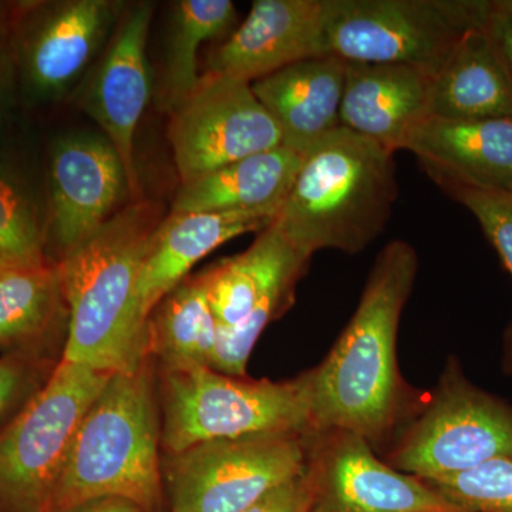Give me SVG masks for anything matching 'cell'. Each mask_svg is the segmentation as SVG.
<instances>
[{"instance_id": "obj_11", "label": "cell", "mask_w": 512, "mask_h": 512, "mask_svg": "<svg viewBox=\"0 0 512 512\" xmlns=\"http://www.w3.org/2000/svg\"><path fill=\"white\" fill-rule=\"evenodd\" d=\"M154 5L124 6L109 42L76 90L80 110L96 121L126 170L131 202L144 200L136 164V133L151 96L147 39Z\"/></svg>"}, {"instance_id": "obj_34", "label": "cell", "mask_w": 512, "mask_h": 512, "mask_svg": "<svg viewBox=\"0 0 512 512\" xmlns=\"http://www.w3.org/2000/svg\"><path fill=\"white\" fill-rule=\"evenodd\" d=\"M33 2H0V42L16 33Z\"/></svg>"}, {"instance_id": "obj_27", "label": "cell", "mask_w": 512, "mask_h": 512, "mask_svg": "<svg viewBox=\"0 0 512 512\" xmlns=\"http://www.w3.org/2000/svg\"><path fill=\"white\" fill-rule=\"evenodd\" d=\"M303 275H293L266 293L247 318L231 328H217V339L210 367L215 372L232 377H244L249 356L259 336L295 302L296 285Z\"/></svg>"}, {"instance_id": "obj_7", "label": "cell", "mask_w": 512, "mask_h": 512, "mask_svg": "<svg viewBox=\"0 0 512 512\" xmlns=\"http://www.w3.org/2000/svg\"><path fill=\"white\" fill-rule=\"evenodd\" d=\"M111 376L62 359L0 433V512H49L80 424Z\"/></svg>"}, {"instance_id": "obj_18", "label": "cell", "mask_w": 512, "mask_h": 512, "mask_svg": "<svg viewBox=\"0 0 512 512\" xmlns=\"http://www.w3.org/2000/svg\"><path fill=\"white\" fill-rule=\"evenodd\" d=\"M340 124L387 150H404L431 116L433 76L404 64L348 62Z\"/></svg>"}, {"instance_id": "obj_9", "label": "cell", "mask_w": 512, "mask_h": 512, "mask_svg": "<svg viewBox=\"0 0 512 512\" xmlns=\"http://www.w3.org/2000/svg\"><path fill=\"white\" fill-rule=\"evenodd\" d=\"M311 434L269 433L195 444L173 454V512H242L308 468Z\"/></svg>"}, {"instance_id": "obj_29", "label": "cell", "mask_w": 512, "mask_h": 512, "mask_svg": "<svg viewBox=\"0 0 512 512\" xmlns=\"http://www.w3.org/2000/svg\"><path fill=\"white\" fill-rule=\"evenodd\" d=\"M443 190L474 215L512 276V190H480L461 185Z\"/></svg>"}, {"instance_id": "obj_20", "label": "cell", "mask_w": 512, "mask_h": 512, "mask_svg": "<svg viewBox=\"0 0 512 512\" xmlns=\"http://www.w3.org/2000/svg\"><path fill=\"white\" fill-rule=\"evenodd\" d=\"M305 154L284 144L181 183L170 212L265 211L278 214Z\"/></svg>"}, {"instance_id": "obj_25", "label": "cell", "mask_w": 512, "mask_h": 512, "mask_svg": "<svg viewBox=\"0 0 512 512\" xmlns=\"http://www.w3.org/2000/svg\"><path fill=\"white\" fill-rule=\"evenodd\" d=\"M67 309L59 264L8 266L0 271V346L37 338Z\"/></svg>"}, {"instance_id": "obj_2", "label": "cell", "mask_w": 512, "mask_h": 512, "mask_svg": "<svg viewBox=\"0 0 512 512\" xmlns=\"http://www.w3.org/2000/svg\"><path fill=\"white\" fill-rule=\"evenodd\" d=\"M164 217L157 201L130 202L57 261L69 315L63 360L111 375L146 365L147 326L137 315V284Z\"/></svg>"}, {"instance_id": "obj_21", "label": "cell", "mask_w": 512, "mask_h": 512, "mask_svg": "<svg viewBox=\"0 0 512 512\" xmlns=\"http://www.w3.org/2000/svg\"><path fill=\"white\" fill-rule=\"evenodd\" d=\"M431 116L512 119V80L484 23L461 37L433 77Z\"/></svg>"}, {"instance_id": "obj_8", "label": "cell", "mask_w": 512, "mask_h": 512, "mask_svg": "<svg viewBox=\"0 0 512 512\" xmlns=\"http://www.w3.org/2000/svg\"><path fill=\"white\" fill-rule=\"evenodd\" d=\"M512 458V407L478 389L450 359L429 400L402 431L389 466L429 480Z\"/></svg>"}, {"instance_id": "obj_5", "label": "cell", "mask_w": 512, "mask_h": 512, "mask_svg": "<svg viewBox=\"0 0 512 512\" xmlns=\"http://www.w3.org/2000/svg\"><path fill=\"white\" fill-rule=\"evenodd\" d=\"M163 444H195L269 433L312 434L308 372L288 380H245L208 366L165 369Z\"/></svg>"}, {"instance_id": "obj_38", "label": "cell", "mask_w": 512, "mask_h": 512, "mask_svg": "<svg viewBox=\"0 0 512 512\" xmlns=\"http://www.w3.org/2000/svg\"><path fill=\"white\" fill-rule=\"evenodd\" d=\"M5 268H8V266H5L2 264V262H0V271H2V269H5Z\"/></svg>"}, {"instance_id": "obj_23", "label": "cell", "mask_w": 512, "mask_h": 512, "mask_svg": "<svg viewBox=\"0 0 512 512\" xmlns=\"http://www.w3.org/2000/svg\"><path fill=\"white\" fill-rule=\"evenodd\" d=\"M165 36L164 64L157 106L171 114L197 87L198 50L212 39L227 35L237 23L231 0H178L171 8Z\"/></svg>"}, {"instance_id": "obj_31", "label": "cell", "mask_w": 512, "mask_h": 512, "mask_svg": "<svg viewBox=\"0 0 512 512\" xmlns=\"http://www.w3.org/2000/svg\"><path fill=\"white\" fill-rule=\"evenodd\" d=\"M28 382V370L15 357H0V417L19 399Z\"/></svg>"}, {"instance_id": "obj_10", "label": "cell", "mask_w": 512, "mask_h": 512, "mask_svg": "<svg viewBox=\"0 0 512 512\" xmlns=\"http://www.w3.org/2000/svg\"><path fill=\"white\" fill-rule=\"evenodd\" d=\"M168 138L181 183L282 146V134L251 84L207 72L170 114Z\"/></svg>"}, {"instance_id": "obj_36", "label": "cell", "mask_w": 512, "mask_h": 512, "mask_svg": "<svg viewBox=\"0 0 512 512\" xmlns=\"http://www.w3.org/2000/svg\"><path fill=\"white\" fill-rule=\"evenodd\" d=\"M504 365L507 372L512 373V323L508 326L507 332L504 336Z\"/></svg>"}, {"instance_id": "obj_13", "label": "cell", "mask_w": 512, "mask_h": 512, "mask_svg": "<svg viewBox=\"0 0 512 512\" xmlns=\"http://www.w3.org/2000/svg\"><path fill=\"white\" fill-rule=\"evenodd\" d=\"M46 244L60 259L131 202L126 170L100 133H70L50 151Z\"/></svg>"}, {"instance_id": "obj_6", "label": "cell", "mask_w": 512, "mask_h": 512, "mask_svg": "<svg viewBox=\"0 0 512 512\" xmlns=\"http://www.w3.org/2000/svg\"><path fill=\"white\" fill-rule=\"evenodd\" d=\"M326 55L346 62L404 64L436 76L487 0H322Z\"/></svg>"}, {"instance_id": "obj_3", "label": "cell", "mask_w": 512, "mask_h": 512, "mask_svg": "<svg viewBox=\"0 0 512 512\" xmlns=\"http://www.w3.org/2000/svg\"><path fill=\"white\" fill-rule=\"evenodd\" d=\"M397 197L393 151L340 126L306 154L272 224L309 258L355 255L383 234Z\"/></svg>"}, {"instance_id": "obj_33", "label": "cell", "mask_w": 512, "mask_h": 512, "mask_svg": "<svg viewBox=\"0 0 512 512\" xmlns=\"http://www.w3.org/2000/svg\"><path fill=\"white\" fill-rule=\"evenodd\" d=\"M49 512H143L136 504L121 498H99L72 507L57 508Z\"/></svg>"}, {"instance_id": "obj_22", "label": "cell", "mask_w": 512, "mask_h": 512, "mask_svg": "<svg viewBox=\"0 0 512 512\" xmlns=\"http://www.w3.org/2000/svg\"><path fill=\"white\" fill-rule=\"evenodd\" d=\"M309 261L274 224L262 229L244 252L201 272L217 325H238L276 285L289 276L305 275Z\"/></svg>"}, {"instance_id": "obj_28", "label": "cell", "mask_w": 512, "mask_h": 512, "mask_svg": "<svg viewBox=\"0 0 512 512\" xmlns=\"http://www.w3.org/2000/svg\"><path fill=\"white\" fill-rule=\"evenodd\" d=\"M424 481L460 512H512V458Z\"/></svg>"}, {"instance_id": "obj_12", "label": "cell", "mask_w": 512, "mask_h": 512, "mask_svg": "<svg viewBox=\"0 0 512 512\" xmlns=\"http://www.w3.org/2000/svg\"><path fill=\"white\" fill-rule=\"evenodd\" d=\"M308 512H460L420 478L376 457L348 431L311 434Z\"/></svg>"}, {"instance_id": "obj_32", "label": "cell", "mask_w": 512, "mask_h": 512, "mask_svg": "<svg viewBox=\"0 0 512 512\" xmlns=\"http://www.w3.org/2000/svg\"><path fill=\"white\" fill-rule=\"evenodd\" d=\"M484 28L493 39L501 59L507 67L512 80V16L495 12L490 8L487 0V15L484 19Z\"/></svg>"}, {"instance_id": "obj_15", "label": "cell", "mask_w": 512, "mask_h": 512, "mask_svg": "<svg viewBox=\"0 0 512 512\" xmlns=\"http://www.w3.org/2000/svg\"><path fill=\"white\" fill-rule=\"evenodd\" d=\"M323 55L322 0H255L247 19L208 57L207 72L251 84Z\"/></svg>"}, {"instance_id": "obj_26", "label": "cell", "mask_w": 512, "mask_h": 512, "mask_svg": "<svg viewBox=\"0 0 512 512\" xmlns=\"http://www.w3.org/2000/svg\"><path fill=\"white\" fill-rule=\"evenodd\" d=\"M45 227L32 195L22 180L0 164V262L5 266H35L46 256Z\"/></svg>"}, {"instance_id": "obj_14", "label": "cell", "mask_w": 512, "mask_h": 512, "mask_svg": "<svg viewBox=\"0 0 512 512\" xmlns=\"http://www.w3.org/2000/svg\"><path fill=\"white\" fill-rule=\"evenodd\" d=\"M124 6L111 0L33 2L16 30L30 94L55 100L69 92L106 47Z\"/></svg>"}, {"instance_id": "obj_30", "label": "cell", "mask_w": 512, "mask_h": 512, "mask_svg": "<svg viewBox=\"0 0 512 512\" xmlns=\"http://www.w3.org/2000/svg\"><path fill=\"white\" fill-rule=\"evenodd\" d=\"M311 484L308 468L301 477L289 481L242 512H308Z\"/></svg>"}, {"instance_id": "obj_35", "label": "cell", "mask_w": 512, "mask_h": 512, "mask_svg": "<svg viewBox=\"0 0 512 512\" xmlns=\"http://www.w3.org/2000/svg\"><path fill=\"white\" fill-rule=\"evenodd\" d=\"M13 56L5 45V42H0V100L8 93L10 83L13 77Z\"/></svg>"}, {"instance_id": "obj_4", "label": "cell", "mask_w": 512, "mask_h": 512, "mask_svg": "<svg viewBox=\"0 0 512 512\" xmlns=\"http://www.w3.org/2000/svg\"><path fill=\"white\" fill-rule=\"evenodd\" d=\"M161 495L156 407L144 365L111 376L84 416L49 511L121 498L156 512Z\"/></svg>"}, {"instance_id": "obj_17", "label": "cell", "mask_w": 512, "mask_h": 512, "mask_svg": "<svg viewBox=\"0 0 512 512\" xmlns=\"http://www.w3.org/2000/svg\"><path fill=\"white\" fill-rule=\"evenodd\" d=\"M404 150L440 185L512 190V119L454 120L430 116Z\"/></svg>"}, {"instance_id": "obj_19", "label": "cell", "mask_w": 512, "mask_h": 512, "mask_svg": "<svg viewBox=\"0 0 512 512\" xmlns=\"http://www.w3.org/2000/svg\"><path fill=\"white\" fill-rule=\"evenodd\" d=\"M348 62L335 55L311 57L251 83L271 114L282 144L308 154L322 138L342 126L340 106Z\"/></svg>"}, {"instance_id": "obj_24", "label": "cell", "mask_w": 512, "mask_h": 512, "mask_svg": "<svg viewBox=\"0 0 512 512\" xmlns=\"http://www.w3.org/2000/svg\"><path fill=\"white\" fill-rule=\"evenodd\" d=\"M217 328L202 274L188 276L148 319L147 356L160 357L165 369L210 367Z\"/></svg>"}, {"instance_id": "obj_37", "label": "cell", "mask_w": 512, "mask_h": 512, "mask_svg": "<svg viewBox=\"0 0 512 512\" xmlns=\"http://www.w3.org/2000/svg\"><path fill=\"white\" fill-rule=\"evenodd\" d=\"M488 5L495 12L512 16V0H488Z\"/></svg>"}, {"instance_id": "obj_1", "label": "cell", "mask_w": 512, "mask_h": 512, "mask_svg": "<svg viewBox=\"0 0 512 512\" xmlns=\"http://www.w3.org/2000/svg\"><path fill=\"white\" fill-rule=\"evenodd\" d=\"M419 272V255L396 239L376 256L352 319L326 359L308 370L312 434L342 430L373 448L392 439L410 413L397 335Z\"/></svg>"}, {"instance_id": "obj_16", "label": "cell", "mask_w": 512, "mask_h": 512, "mask_svg": "<svg viewBox=\"0 0 512 512\" xmlns=\"http://www.w3.org/2000/svg\"><path fill=\"white\" fill-rule=\"evenodd\" d=\"M276 215L265 211L168 212L148 247L137 284V315L144 326L158 305L201 259L225 242L261 232Z\"/></svg>"}]
</instances>
